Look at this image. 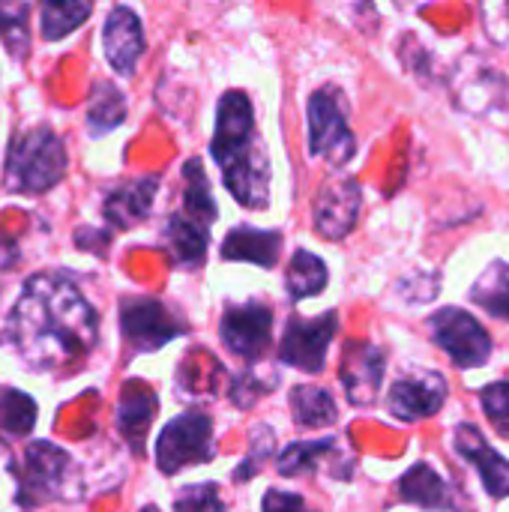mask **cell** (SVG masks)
Masks as SVG:
<instances>
[{"label":"cell","instance_id":"1","mask_svg":"<svg viewBox=\"0 0 509 512\" xmlns=\"http://www.w3.org/2000/svg\"><path fill=\"white\" fill-rule=\"evenodd\" d=\"M3 342L36 372H66L96 348L99 315L69 276L36 273L6 315Z\"/></svg>","mask_w":509,"mask_h":512},{"label":"cell","instance_id":"2","mask_svg":"<svg viewBox=\"0 0 509 512\" xmlns=\"http://www.w3.org/2000/svg\"><path fill=\"white\" fill-rule=\"evenodd\" d=\"M213 159L237 204L249 210L270 204V156L261 147L255 111L243 90H228L216 108Z\"/></svg>","mask_w":509,"mask_h":512},{"label":"cell","instance_id":"3","mask_svg":"<svg viewBox=\"0 0 509 512\" xmlns=\"http://www.w3.org/2000/svg\"><path fill=\"white\" fill-rule=\"evenodd\" d=\"M66 174V147L51 126L18 132L6 150L3 186L12 195H42Z\"/></svg>","mask_w":509,"mask_h":512},{"label":"cell","instance_id":"4","mask_svg":"<svg viewBox=\"0 0 509 512\" xmlns=\"http://www.w3.org/2000/svg\"><path fill=\"white\" fill-rule=\"evenodd\" d=\"M78 489V465L66 450L48 441L27 444L18 471V507H39L45 501H75Z\"/></svg>","mask_w":509,"mask_h":512},{"label":"cell","instance_id":"5","mask_svg":"<svg viewBox=\"0 0 509 512\" xmlns=\"http://www.w3.org/2000/svg\"><path fill=\"white\" fill-rule=\"evenodd\" d=\"M309 153L342 168L357 153V138L348 126V102L336 84H324L309 99Z\"/></svg>","mask_w":509,"mask_h":512},{"label":"cell","instance_id":"6","mask_svg":"<svg viewBox=\"0 0 509 512\" xmlns=\"http://www.w3.org/2000/svg\"><path fill=\"white\" fill-rule=\"evenodd\" d=\"M447 84L456 108L465 114L492 117L507 108V78L480 51H462L447 75Z\"/></svg>","mask_w":509,"mask_h":512},{"label":"cell","instance_id":"7","mask_svg":"<svg viewBox=\"0 0 509 512\" xmlns=\"http://www.w3.org/2000/svg\"><path fill=\"white\" fill-rule=\"evenodd\" d=\"M213 456V423L204 411H186L174 417L156 441V465L168 477L189 465H204Z\"/></svg>","mask_w":509,"mask_h":512},{"label":"cell","instance_id":"8","mask_svg":"<svg viewBox=\"0 0 509 512\" xmlns=\"http://www.w3.org/2000/svg\"><path fill=\"white\" fill-rule=\"evenodd\" d=\"M120 333L135 351H159L171 339L186 333V321L156 297H123L120 300Z\"/></svg>","mask_w":509,"mask_h":512},{"label":"cell","instance_id":"9","mask_svg":"<svg viewBox=\"0 0 509 512\" xmlns=\"http://www.w3.org/2000/svg\"><path fill=\"white\" fill-rule=\"evenodd\" d=\"M432 339L438 342L441 351L450 354V360L462 369H477L489 363L492 357V339L486 327L465 309L447 306L429 318Z\"/></svg>","mask_w":509,"mask_h":512},{"label":"cell","instance_id":"10","mask_svg":"<svg viewBox=\"0 0 509 512\" xmlns=\"http://www.w3.org/2000/svg\"><path fill=\"white\" fill-rule=\"evenodd\" d=\"M360 210H363L360 183L348 174H333L330 180L321 183L312 204L315 231L324 240H345L357 228Z\"/></svg>","mask_w":509,"mask_h":512},{"label":"cell","instance_id":"11","mask_svg":"<svg viewBox=\"0 0 509 512\" xmlns=\"http://www.w3.org/2000/svg\"><path fill=\"white\" fill-rule=\"evenodd\" d=\"M339 330V315L324 312L318 318H291L279 345V360L300 372L318 375L327 363V348Z\"/></svg>","mask_w":509,"mask_h":512},{"label":"cell","instance_id":"12","mask_svg":"<svg viewBox=\"0 0 509 512\" xmlns=\"http://www.w3.org/2000/svg\"><path fill=\"white\" fill-rule=\"evenodd\" d=\"M219 336L222 345L234 354L243 357L249 363L261 360L264 351L270 348V336H273V309L264 303H240V306H228L219 324Z\"/></svg>","mask_w":509,"mask_h":512},{"label":"cell","instance_id":"13","mask_svg":"<svg viewBox=\"0 0 509 512\" xmlns=\"http://www.w3.org/2000/svg\"><path fill=\"white\" fill-rule=\"evenodd\" d=\"M447 402V381L438 372H414L390 387V414L402 423L435 417Z\"/></svg>","mask_w":509,"mask_h":512},{"label":"cell","instance_id":"14","mask_svg":"<svg viewBox=\"0 0 509 512\" xmlns=\"http://www.w3.org/2000/svg\"><path fill=\"white\" fill-rule=\"evenodd\" d=\"M384 366H387V357L378 345L348 342V348L342 354L339 378H342V387H345L351 405H372L375 402L381 381H384Z\"/></svg>","mask_w":509,"mask_h":512},{"label":"cell","instance_id":"15","mask_svg":"<svg viewBox=\"0 0 509 512\" xmlns=\"http://www.w3.org/2000/svg\"><path fill=\"white\" fill-rule=\"evenodd\" d=\"M102 48L105 60L111 63L114 72L132 75L141 54H144V30L138 15L129 6H114L102 24Z\"/></svg>","mask_w":509,"mask_h":512},{"label":"cell","instance_id":"16","mask_svg":"<svg viewBox=\"0 0 509 512\" xmlns=\"http://www.w3.org/2000/svg\"><path fill=\"white\" fill-rule=\"evenodd\" d=\"M453 444H456V453H459L462 459H468V462L480 471V480H483L486 492H489L492 498H507L509 462L501 453H495V450L486 444L483 432H480L477 426H471V423H462V426H456Z\"/></svg>","mask_w":509,"mask_h":512},{"label":"cell","instance_id":"17","mask_svg":"<svg viewBox=\"0 0 509 512\" xmlns=\"http://www.w3.org/2000/svg\"><path fill=\"white\" fill-rule=\"evenodd\" d=\"M156 411H159V402H156V393L150 387L129 384L123 390L120 405H117V429L135 453L144 450V441H147V432L156 420Z\"/></svg>","mask_w":509,"mask_h":512},{"label":"cell","instance_id":"18","mask_svg":"<svg viewBox=\"0 0 509 512\" xmlns=\"http://www.w3.org/2000/svg\"><path fill=\"white\" fill-rule=\"evenodd\" d=\"M156 189H159V177H156V174L138 177V180L126 183V186L114 189V192L105 198V219H108L114 228H132V225L144 222V219L150 216Z\"/></svg>","mask_w":509,"mask_h":512},{"label":"cell","instance_id":"19","mask_svg":"<svg viewBox=\"0 0 509 512\" xmlns=\"http://www.w3.org/2000/svg\"><path fill=\"white\" fill-rule=\"evenodd\" d=\"M207 240H210V225L186 213H174L165 225V249L177 267H186V270L201 267L207 255Z\"/></svg>","mask_w":509,"mask_h":512},{"label":"cell","instance_id":"20","mask_svg":"<svg viewBox=\"0 0 509 512\" xmlns=\"http://www.w3.org/2000/svg\"><path fill=\"white\" fill-rule=\"evenodd\" d=\"M282 252V234L279 231H258V228H234L222 243V258L228 261H249L255 267H276Z\"/></svg>","mask_w":509,"mask_h":512},{"label":"cell","instance_id":"21","mask_svg":"<svg viewBox=\"0 0 509 512\" xmlns=\"http://www.w3.org/2000/svg\"><path fill=\"white\" fill-rule=\"evenodd\" d=\"M399 495H402V501L417 504V507H423V510H456V501H453V492H450L447 480H444L432 465H426V462L414 465V468L399 480Z\"/></svg>","mask_w":509,"mask_h":512},{"label":"cell","instance_id":"22","mask_svg":"<svg viewBox=\"0 0 509 512\" xmlns=\"http://www.w3.org/2000/svg\"><path fill=\"white\" fill-rule=\"evenodd\" d=\"M93 15V0H39V27L48 42L66 39Z\"/></svg>","mask_w":509,"mask_h":512},{"label":"cell","instance_id":"23","mask_svg":"<svg viewBox=\"0 0 509 512\" xmlns=\"http://www.w3.org/2000/svg\"><path fill=\"white\" fill-rule=\"evenodd\" d=\"M291 414H294V423L303 429H324L339 420V408L333 396L315 384H300L291 390Z\"/></svg>","mask_w":509,"mask_h":512},{"label":"cell","instance_id":"24","mask_svg":"<svg viewBox=\"0 0 509 512\" xmlns=\"http://www.w3.org/2000/svg\"><path fill=\"white\" fill-rule=\"evenodd\" d=\"M327 264L306 252V249H297L291 264H288V273H285V288H288V297L291 300H306V297H315L327 288Z\"/></svg>","mask_w":509,"mask_h":512},{"label":"cell","instance_id":"25","mask_svg":"<svg viewBox=\"0 0 509 512\" xmlns=\"http://www.w3.org/2000/svg\"><path fill=\"white\" fill-rule=\"evenodd\" d=\"M471 300L495 318L509 321V264L495 261L483 270V276L471 288Z\"/></svg>","mask_w":509,"mask_h":512},{"label":"cell","instance_id":"26","mask_svg":"<svg viewBox=\"0 0 509 512\" xmlns=\"http://www.w3.org/2000/svg\"><path fill=\"white\" fill-rule=\"evenodd\" d=\"M123 120H126V99H123V93L111 81H99L93 87L90 108H87V129H90V135H105V132L117 129Z\"/></svg>","mask_w":509,"mask_h":512},{"label":"cell","instance_id":"27","mask_svg":"<svg viewBox=\"0 0 509 512\" xmlns=\"http://www.w3.org/2000/svg\"><path fill=\"white\" fill-rule=\"evenodd\" d=\"M339 453L336 438H321V441H294L279 453V474L282 477H303L315 471L324 459Z\"/></svg>","mask_w":509,"mask_h":512},{"label":"cell","instance_id":"28","mask_svg":"<svg viewBox=\"0 0 509 512\" xmlns=\"http://www.w3.org/2000/svg\"><path fill=\"white\" fill-rule=\"evenodd\" d=\"M33 426H36V402L15 387H0V432L9 438H27Z\"/></svg>","mask_w":509,"mask_h":512},{"label":"cell","instance_id":"29","mask_svg":"<svg viewBox=\"0 0 509 512\" xmlns=\"http://www.w3.org/2000/svg\"><path fill=\"white\" fill-rule=\"evenodd\" d=\"M183 177H186V192H183V213L204 222V225H213L216 219V201L210 195V180L201 168L198 159H189L186 168H183Z\"/></svg>","mask_w":509,"mask_h":512},{"label":"cell","instance_id":"30","mask_svg":"<svg viewBox=\"0 0 509 512\" xmlns=\"http://www.w3.org/2000/svg\"><path fill=\"white\" fill-rule=\"evenodd\" d=\"M0 39L12 57H24V51L30 45L27 0H0Z\"/></svg>","mask_w":509,"mask_h":512},{"label":"cell","instance_id":"31","mask_svg":"<svg viewBox=\"0 0 509 512\" xmlns=\"http://www.w3.org/2000/svg\"><path fill=\"white\" fill-rule=\"evenodd\" d=\"M276 387H279V375H276V372L264 375L261 369H246V372H240V375L231 381V402H234L237 408L249 411V408H255V402H258L261 396H267V393L276 390Z\"/></svg>","mask_w":509,"mask_h":512},{"label":"cell","instance_id":"32","mask_svg":"<svg viewBox=\"0 0 509 512\" xmlns=\"http://www.w3.org/2000/svg\"><path fill=\"white\" fill-rule=\"evenodd\" d=\"M273 444H276V435H273V429H270V426H258V429H252V435H249V456L237 465V471H234V483H240V480H252V477L267 465V459L273 456Z\"/></svg>","mask_w":509,"mask_h":512},{"label":"cell","instance_id":"33","mask_svg":"<svg viewBox=\"0 0 509 512\" xmlns=\"http://www.w3.org/2000/svg\"><path fill=\"white\" fill-rule=\"evenodd\" d=\"M174 512H225L219 498V486L201 483V486H183L174 498Z\"/></svg>","mask_w":509,"mask_h":512},{"label":"cell","instance_id":"34","mask_svg":"<svg viewBox=\"0 0 509 512\" xmlns=\"http://www.w3.org/2000/svg\"><path fill=\"white\" fill-rule=\"evenodd\" d=\"M483 411L495 423V429L509 438V381H498L483 390Z\"/></svg>","mask_w":509,"mask_h":512},{"label":"cell","instance_id":"35","mask_svg":"<svg viewBox=\"0 0 509 512\" xmlns=\"http://www.w3.org/2000/svg\"><path fill=\"white\" fill-rule=\"evenodd\" d=\"M480 15L486 21V33L492 36L495 45L509 42V0H477Z\"/></svg>","mask_w":509,"mask_h":512},{"label":"cell","instance_id":"36","mask_svg":"<svg viewBox=\"0 0 509 512\" xmlns=\"http://www.w3.org/2000/svg\"><path fill=\"white\" fill-rule=\"evenodd\" d=\"M18 507V468L12 462V453L0 444V512Z\"/></svg>","mask_w":509,"mask_h":512},{"label":"cell","instance_id":"37","mask_svg":"<svg viewBox=\"0 0 509 512\" xmlns=\"http://www.w3.org/2000/svg\"><path fill=\"white\" fill-rule=\"evenodd\" d=\"M261 512H315L300 495L294 492H279V489H270L261 501Z\"/></svg>","mask_w":509,"mask_h":512},{"label":"cell","instance_id":"38","mask_svg":"<svg viewBox=\"0 0 509 512\" xmlns=\"http://www.w3.org/2000/svg\"><path fill=\"white\" fill-rule=\"evenodd\" d=\"M141 512H159V510H156V507H144V510H141Z\"/></svg>","mask_w":509,"mask_h":512}]
</instances>
